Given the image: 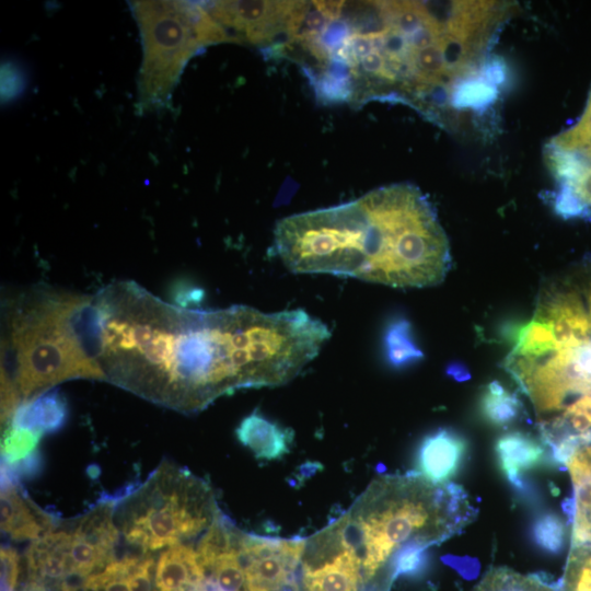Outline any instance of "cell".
Listing matches in <instances>:
<instances>
[{
    "label": "cell",
    "instance_id": "cell-17",
    "mask_svg": "<svg viewBox=\"0 0 591 591\" xmlns=\"http://www.w3.org/2000/svg\"><path fill=\"white\" fill-rule=\"evenodd\" d=\"M383 347L386 361L394 368H404L424 358V352L414 340L410 322L403 316L387 323Z\"/></svg>",
    "mask_w": 591,
    "mask_h": 591
},
{
    "label": "cell",
    "instance_id": "cell-5",
    "mask_svg": "<svg viewBox=\"0 0 591 591\" xmlns=\"http://www.w3.org/2000/svg\"><path fill=\"white\" fill-rule=\"evenodd\" d=\"M132 3L143 42L139 91L143 102L161 103L183 67L197 50L227 39V34L198 3L137 1Z\"/></svg>",
    "mask_w": 591,
    "mask_h": 591
},
{
    "label": "cell",
    "instance_id": "cell-13",
    "mask_svg": "<svg viewBox=\"0 0 591 591\" xmlns=\"http://www.w3.org/2000/svg\"><path fill=\"white\" fill-rule=\"evenodd\" d=\"M495 453L507 480L519 491H524L523 474L541 465L548 451L542 440L522 431H510L498 438Z\"/></svg>",
    "mask_w": 591,
    "mask_h": 591
},
{
    "label": "cell",
    "instance_id": "cell-22",
    "mask_svg": "<svg viewBox=\"0 0 591 591\" xmlns=\"http://www.w3.org/2000/svg\"><path fill=\"white\" fill-rule=\"evenodd\" d=\"M155 560L151 555L140 556L127 576L130 591H153V569Z\"/></svg>",
    "mask_w": 591,
    "mask_h": 591
},
{
    "label": "cell",
    "instance_id": "cell-12",
    "mask_svg": "<svg viewBox=\"0 0 591 591\" xmlns=\"http://www.w3.org/2000/svg\"><path fill=\"white\" fill-rule=\"evenodd\" d=\"M466 452L464 437L452 429H438L421 440L416 473L433 484H448L460 471Z\"/></svg>",
    "mask_w": 591,
    "mask_h": 591
},
{
    "label": "cell",
    "instance_id": "cell-10",
    "mask_svg": "<svg viewBox=\"0 0 591 591\" xmlns=\"http://www.w3.org/2000/svg\"><path fill=\"white\" fill-rule=\"evenodd\" d=\"M533 317L549 331L553 351L577 346L591 337V317L573 290L556 287L545 290Z\"/></svg>",
    "mask_w": 591,
    "mask_h": 591
},
{
    "label": "cell",
    "instance_id": "cell-1",
    "mask_svg": "<svg viewBox=\"0 0 591 591\" xmlns=\"http://www.w3.org/2000/svg\"><path fill=\"white\" fill-rule=\"evenodd\" d=\"M81 329L105 381L185 414L239 390L290 382L331 337L301 309H187L135 281L89 296Z\"/></svg>",
    "mask_w": 591,
    "mask_h": 591
},
{
    "label": "cell",
    "instance_id": "cell-23",
    "mask_svg": "<svg viewBox=\"0 0 591 591\" xmlns=\"http://www.w3.org/2000/svg\"><path fill=\"white\" fill-rule=\"evenodd\" d=\"M20 556L13 547L1 546V591H15L20 576Z\"/></svg>",
    "mask_w": 591,
    "mask_h": 591
},
{
    "label": "cell",
    "instance_id": "cell-18",
    "mask_svg": "<svg viewBox=\"0 0 591 591\" xmlns=\"http://www.w3.org/2000/svg\"><path fill=\"white\" fill-rule=\"evenodd\" d=\"M472 591H558V582L541 573L523 575L510 568L494 567Z\"/></svg>",
    "mask_w": 591,
    "mask_h": 591
},
{
    "label": "cell",
    "instance_id": "cell-9",
    "mask_svg": "<svg viewBox=\"0 0 591 591\" xmlns=\"http://www.w3.org/2000/svg\"><path fill=\"white\" fill-rule=\"evenodd\" d=\"M245 591H300L290 538L243 533Z\"/></svg>",
    "mask_w": 591,
    "mask_h": 591
},
{
    "label": "cell",
    "instance_id": "cell-6",
    "mask_svg": "<svg viewBox=\"0 0 591 591\" xmlns=\"http://www.w3.org/2000/svg\"><path fill=\"white\" fill-rule=\"evenodd\" d=\"M505 368L533 405L542 426L591 393V337L537 359L507 357Z\"/></svg>",
    "mask_w": 591,
    "mask_h": 591
},
{
    "label": "cell",
    "instance_id": "cell-20",
    "mask_svg": "<svg viewBox=\"0 0 591 591\" xmlns=\"http://www.w3.org/2000/svg\"><path fill=\"white\" fill-rule=\"evenodd\" d=\"M558 591H591V544L570 546Z\"/></svg>",
    "mask_w": 591,
    "mask_h": 591
},
{
    "label": "cell",
    "instance_id": "cell-2",
    "mask_svg": "<svg viewBox=\"0 0 591 591\" xmlns=\"http://www.w3.org/2000/svg\"><path fill=\"white\" fill-rule=\"evenodd\" d=\"M274 250L296 274L351 277L394 288L437 286L452 264L433 206L410 183L285 217L274 230Z\"/></svg>",
    "mask_w": 591,
    "mask_h": 591
},
{
    "label": "cell",
    "instance_id": "cell-4",
    "mask_svg": "<svg viewBox=\"0 0 591 591\" xmlns=\"http://www.w3.org/2000/svg\"><path fill=\"white\" fill-rule=\"evenodd\" d=\"M121 506L116 525L144 553L196 542L222 512L208 483L166 463Z\"/></svg>",
    "mask_w": 591,
    "mask_h": 591
},
{
    "label": "cell",
    "instance_id": "cell-3",
    "mask_svg": "<svg viewBox=\"0 0 591 591\" xmlns=\"http://www.w3.org/2000/svg\"><path fill=\"white\" fill-rule=\"evenodd\" d=\"M85 299V294L37 288L12 302L2 358L13 362V374H7L22 402L68 380H104L80 332Z\"/></svg>",
    "mask_w": 591,
    "mask_h": 591
},
{
    "label": "cell",
    "instance_id": "cell-7",
    "mask_svg": "<svg viewBox=\"0 0 591 591\" xmlns=\"http://www.w3.org/2000/svg\"><path fill=\"white\" fill-rule=\"evenodd\" d=\"M544 161L557 187L591 206V93L579 120L546 143Z\"/></svg>",
    "mask_w": 591,
    "mask_h": 591
},
{
    "label": "cell",
    "instance_id": "cell-25",
    "mask_svg": "<svg viewBox=\"0 0 591 591\" xmlns=\"http://www.w3.org/2000/svg\"><path fill=\"white\" fill-rule=\"evenodd\" d=\"M586 300H587V309H588V313L591 317V278L590 280L588 281V286L586 287Z\"/></svg>",
    "mask_w": 591,
    "mask_h": 591
},
{
    "label": "cell",
    "instance_id": "cell-21",
    "mask_svg": "<svg viewBox=\"0 0 591 591\" xmlns=\"http://www.w3.org/2000/svg\"><path fill=\"white\" fill-rule=\"evenodd\" d=\"M533 541L545 552L556 554L564 548L567 529L559 515L543 513L532 524Z\"/></svg>",
    "mask_w": 591,
    "mask_h": 591
},
{
    "label": "cell",
    "instance_id": "cell-26",
    "mask_svg": "<svg viewBox=\"0 0 591 591\" xmlns=\"http://www.w3.org/2000/svg\"><path fill=\"white\" fill-rule=\"evenodd\" d=\"M25 591H32V590H25Z\"/></svg>",
    "mask_w": 591,
    "mask_h": 591
},
{
    "label": "cell",
    "instance_id": "cell-14",
    "mask_svg": "<svg viewBox=\"0 0 591 591\" xmlns=\"http://www.w3.org/2000/svg\"><path fill=\"white\" fill-rule=\"evenodd\" d=\"M237 440L258 460H277L287 454L293 431L267 419L258 410L244 417L235 429Z\"/></svg>",
    "mask_w": 591,
    "mask_h": 591
},
{
    "label": "cell",
    "instance_id": "cell-8",
    "mask_svg": "<svg viewBox=\"0 0 591 591\" xmlns=\"http://www.w3.org/2000/svg\"><path fill=\"white\" fill-rule=\"evenodd\" d=\"M301 1H215L202 7L222 27L233 30L242 38L260 44L279 35L288 40Z\"/></svg>",
    "mask_w": 591,
    "mask_h": 591
},
{
    "label": "cell",
    "instance_id": "cell-16",
    "mask_svg": "<svg viewBox=\"0 0 591 591\" xmlns=\"http://www.w3.org/2000/svg\"><path fill=\"white\" fill-rule=\"evenodd\" d=\"M479 412L490 426L507 428L523 413V405L514 392L508 391L500 382H489L479 398Z\"/></svg>",
    "mask_w": 591,
    "mask_h": 591
},
{
    "label": "cell",
    "instance_id": "cell-19",
    "mask_svg": "<svg viewBox=\"0 0 591 591\" xmlns=\"http://www.w3.org/2000/svg\"><path fill=\"white\" fill-rule=\"evenodd\" d=\"M44 433L27 428L5 426L1 439V464L14 466L39 453L38 444Z\"/></svg>",
    "mask_w": 591,
    "mask_h": 591
},
{
    "label": "cell",
    "instance_id": "cell-24",
    "mask_svg": "<svg viewBox=\"0 0 591 591\" xmlns=\"http://www.w3.org/2000/svg\"><path fill=\"white\" fill-rule=\"evenodd\" d=\"M448 375L457 381H464L470 378V372L466 367L460 362H452L447 368Z\"/></svg>",
    "mask_w": 591,
    "mask_h": 591
},
{
    "label": "cell",
    "instance_id": "cell-11",
    "mask_svg": "<svg viewBox=\"0 0 591 591\" xmlns=\"http://www.w3.org/2000/svg\"><path fill=\"white\" fill-rule=\"evenodd\" d=\"M1 531L14 541H35L56 530L51 517L24 496L19 483L1 473Z\"/></svg>",
    "mask_w": 591,
    "mask_h": 591
},
{
    "label": "cell",
    "instance_id": "cell-15",
    "mask_svg": "<svg viewBox=\"0 0 591 591\" xmlns=\"http://www.w3.org/2000/svg\"><path fill=\"white\" fill-rule=\"evenodd\" d=\"M67 416L66 399L57 390L51 389L22 402L8 425L51 433L63 427Z\"/></svg>",
    "mask_w": 591,
    "mask_h": 591
}]
</instances>
